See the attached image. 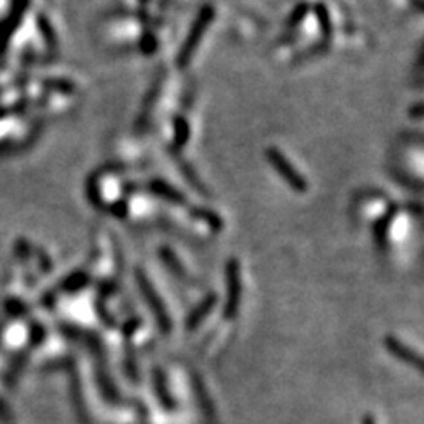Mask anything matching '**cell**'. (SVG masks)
Segmentation results:
<instances>
[{"label":"cell","instance_id":"obj_1","mask_svg":"<svg viewBox=\"0 0 424 424\" xmlns=\"http://www.w3.org/2000/svg\"><path fill=\"white\" fill-rule=\"evenodd\" d=\"M267 158H269V161L273 163L274 168L278 170V173H280V175L283 177V179L287 180L292 187H294V189H297V191L306 189L304 179H302V177L295 172L294 166L287 161V158H285L281 152H278L276 149H269V151H267Z\"/></svg>","mask_w":424,"mask_h":424},{"label":"cell","instance_id":"obj_2","mask_svg":"<svg viewBox=\"0 0 424 424\" xmlns=\"http://www.w3.org/2000/svg\"><path fill=\"white\" fill-rule=\"evenodd\" d=\"M211 16H212L211 9H205V11L200 15V18L197 20V23L193 25V30H191L189 37H187L186 44H184L182 51H180V62L189 61L191 54H193V50L197 48L198 41H200L201 36H204L205 27H207V23L211 22Z\"/></svg>","mask_w":424,"mask_h":424}]
</instances>
